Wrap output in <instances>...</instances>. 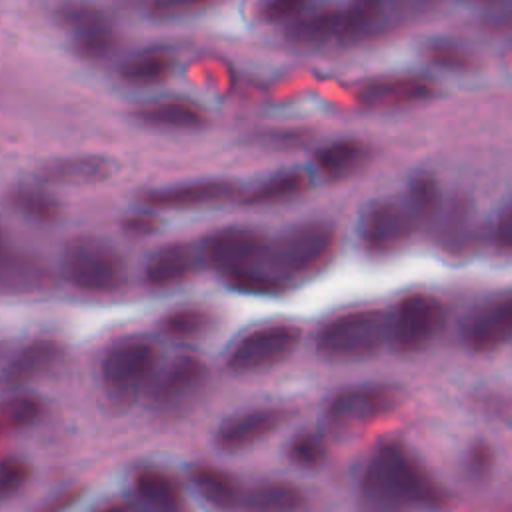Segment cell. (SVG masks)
Returning <instances> with one entry per match:
<instances>
[{
    "instance_id": "cell-1",
    "label": "cell",
    "mask_w": 512,
    "mask_h": 512,
    "mask_svg": "<svg viewBox=\"0 0 512 512\" xmlns=\"http://www.w3.org/2000/svg\"><path fill=\"white\" fill-rule=\"evenodd\" d=\"M358 500L364 512L440 510L446 492L402 442L386 440L364 464Z\"/></svg>"
},
{
    "instance_id": "cell-2",
    "label": "cell",
    "mask_w": 512,
    "mask_h": 512,
    "mask_svg": "<svg viewBox=\"0 0 512 512\" xmlns=\"http://www.w3.org/2000/svg\"><path fill=\"white\" fill-rule=\"evenodd\" d=\"M160 370V348L146 334L114 338L98 360V382L112 408H130L150 388Z\"/></svg>"
},
{
    "instance_id": "cell-3",
    "label": "cell",
    "mask_w": 512,
    "mask_h": 512,
    "mask_svg": "<svg viewBox=\"0 0 512 512\" xmlns=\"http://www.w3.org/2000/svg\"><path fill=\"white\" fill-rule=\"evenodd\" d=\"M64 280L84 294L118 292L128 278L124 254L106 238L80 234L70 238L60 256Z\"/></svg>"
},
{
    "instance_id": "cell-4",
    "label": "cell",
    "mask_w": 512,
    "mask_h": 512,
    "mask_svg": "<svg viewBox=\"0 0 512 512\" xmlns=\"http://www.w3.org/2000/svg\"><path fill=\"white\" fill-rule=\"evenodd\" d=\"M388 340V320L376 308H356L324 320L314 334L316 354L328 362H358Z\"/></svg>"
},
{
    "instance_id": "cell-5",
    "label": "cell",
    "mask_w": 512,
    "mask_h": 512,
    "mask_svg": "<svg viewBox=\"0 0 512 512\" xmlns=\"http://www.w3.org/2000/svg\"><path fill=\"white\" fill-rule=\"evenodd\" d=\"M336 248V232L326 222H302L268 246L270 270L284 280L302 278L328 264Z\"/></svg>"
},
{
    "instance_id": "cell-6",
    "label": "cell",
    "mask_w": 512,
    "mask_h": 512,
    "mask_svg": "<svg viewBox=\"0 0 512 512\" xmlns=\"http://www.w3.org/2000/svg\"><path fill=\"white\" fill-rule=\"evenodd\" d=\"M302 330L296 324L274 322L240 336L226 354V368L234 374H252L286 362L300 346Z\"/></svg>"
},
{
    "instance_id": "cell-7",
    "label": "cell",
    "mask_w": 512,
    "mask_h": 512,
    "mask_svg": "<svg viewBox=\"0 0 512 512\" xmlns=\"http://www.w3.org/2000/svg\"><path fill=\"white\" fill-rule=\"evenodd\" d=\"M444 322L442 302L426 292L402 296L388 320V340L398 352L424 350L440 332Z\"/></svg>"
},
{
    "instance_id": "cell-8",
    "label": "cell",
    "mask_w": 512,
    "mask_h": 512,
    "mask_svg": "<svg viewBox=\"0 0 512 512\" xmlns=\"http://www.w3.org/2000/svg\"><path fill=\"white\" fill-rule=\"evenodd\" d=\"M266 238L246 226H226L210 232L198 246L202 264L216 270L224 278L260 268L262 260L268 256Z\"/></svg>"
},
{
    "instance_id": "cell-9",
    "label": "cell",
    "mask_w": 512,
    "mask_h": 512,
    "mask_svg": "<svg viewBox=\"0 0 512 512\" xmlns=\"http://www.w3.org/2000/svg\"><path fill=\"white\" fill-rule=\"evenodd\" d=\"M400 402L396 386L386 382H362L346 386L330 396L326 418L338 426H358L390 414Z\"/></svg>"
},
{
    "instance_id": "cell-10",
    "label": "cell",
    "mask_w": 512,
    "mask_h": 512,
    "mask_svg": "<svg viewBox=\"0 0 512 512\" xmlns=\"http://www.w3.org/2000/svg\"><path fill=\"white\" fill-rule=\"evenodd\" d=\"M240 188L228 178H200L146 188L138 200L148 210H198L220 206L238 196Z\"/></svg>"
},
{
    "instance_id": "cell-11",
    "label": "cell",
    "mask_w": 512,
    "mask_h": 512,
    "mask_svg": "<svg viewBox=\"0 0 512 512\" xmlns=\"http://www.w3.org/2000/svg\"><path fill=\"white\" fill-rule=\"evenodd\" d=\"M208 380V368L194 354H180L170 360L150 384V406L158 414H170L190 404Z\"/></svg>"
},
{
    "instance_id": "cell-12",
    "label": "cell",
    "mask_w": 512,
    "mask_h": 512,
    "mask_svg": "<svg viewBox=\"0 0 512 512\" xmlns=\"http://www.w3.org/2000/svg\"><path fill=\"white\" fill-rule=\"evenodd\" d=\"M414 230L416 224L402 202L378 200L360 216L358 238L364 252L380 258L400 250Z\"/></svg>"
},
{
    "instance_id": "cell-13",
    "label": "cell",
    "mask_w": 512,
    "mask_h": 512,
    "mask_svg": "<svg viewBox=\"0 0 512 512\" xmlns=\"http://www.w3.org/2000/svg\"><path fill=\"white\" fill-rule=\"evenodd\" d=\"M462 344L472 352H490L512 340V292L476 306L462 322Z\"/></svg>"
},
{
    "instance_id": "cell-14",
    "label": "cell",
    "mask_w": 512,
    "mask_h": 512,
    "mask_svg": "<svg viewBox=\"0 0 512 512\" xmlns=\"http://www.w3.org/2000/svg\"><path fill=\"white\" fill-rule=\"evenodd\" d=\"M56 282L48 262L22 248H0V296L22 298L48 292Z\"/></svg>"
},
{
    "instance_id": "cell-15",
    "label": "cell",
    "mask_w": 512,
    "mask_h": 512,
    "mask_svg": "<svg viewBox=\"0 0 512 512\" xmlns=\"http://www.w3.org/2000/svg\"><path fill=\"white\" fill-rule=\"evenodd\" d=\"M286 420L288 412L278 406L242 410L218 424L214 432V444L222 452H240L274 434Z\"/></svg>"
},
{
    "instance_id": "cell-16",
    "label": "cell",
    "mask_w": 512,
    "mask_h": 512,
    "mask_svg": "<svg viewBox=\"0 0 512 512\" xmlns=\"http://www.w3.org/2000/svg\"><path fill=\"white\" fill-rule=\"evenodd\" d=\"M200 266L202 258L198 248L188 242H166L146 256L142 280L148 288L170 290L188 282Z\"/></svg>"
},
{
    "instance_id": "cell-17",
    "label": "cell",
    "mask_w": 512,
    "mask_h": 512,
    "mask_svg": "<svg viewBox=\"0 0 512 512\" xmlns=\"http://www.w3.org/2000/svg\"><path fill=\"white\" fill-rule=\"evenodd\" d=\"M64 358V344L50 336L28 340L8 360L2 372V382L10 390H22L52 374Z\"/></svg>"
},
{
    "instance_id": "cell-18",
    "label": "cell",
    "mask_w": 512,
    "mask_h": 512,
    "mask_svg": "<svg viewBox=\"0 0 512 512\" xmlns=\"http://www.w3.org/2000/svg\"><path fill=\"white\" fill-rule=\"evenodd\" d=\"M402 14L400 0H350L340 10V38L344 44H360L388 32Z\"/></svg>"
},
{
    "instance_id": "cell-19",
    "label": "cell",
    "mask_w": 512,
    "mask_h": 512,
    "mask_svg": "<svg viewBox=\"0 0 512 512\" xmlns=\"http://www.w3.org/2000/svg\"><path fill=\"white\" fill-rule=\"evenodd\" d=\"M434 94V84L420 76H384L364 82L358 90V102L364 108L388 110L430 100Z\"/></svg>"
},
{
    "instance_id": "cell-20",
    "label": "cell",
    "mask_w": 512,
    "mask_h": 512,
    "mask_svg": "<svg viewBox=\"0 0 512 512\" xmlns=\"http://www.w3.org/2000/svg\"><path fill=\"white\" fill-rule=\"evenodd\" d=\"M130 118L146 128L178 130V132L198 130L208 120L200 104L180 96L140 102L130 110Z\"/></svg>"
},
{
    "instance_id": "cell-21",
    "label": "cell",
    "mask_w": 512,
    "mask_h": 512,
    "mask_svg": "<svg viewBox=\"0 0 512 512\" xmlns=\"http://www.w3.org/2000/svg\"><path fill=\"white\" fill-rule=\"evenodd\" d=\"M116 172V162L104 154H76L44 162L38 180L46 186H94Z\"/></svg>"
},
{
    "instance_id": "cell-22",
    "label": "cell",
    "mask_w": 512,
    "mask_h": 512,
    "mask_svg": "<svg viewBox=\"0 0 512 512\" xmlns=\"http://www.w3.org/2000/svg\"><path fill=\"white\" fill-rule=\"evenodd\" d=\"M132 494L140 512H184L178 480L162 468L142 466L132 474Z\"/></svg>"
},
{
    "instance_id": "cell-23",
    "label": "cell",
    "mask_w": 512,
    "mask_h": 512,
    "mask_svg": "<svg viewBox=\"0 0 512 512\" xmlns=\"http://www.w3.org/2000/svg\"><path fill=\"white\" fill-rule=\"evenodd\" d=\"M174 56L164 48H142L118 64V78L132 88H152L170 78Z\"/></svg>"
},
{
    "instance_id": "cell-24",
    "label": "cell",
    "mask_w": 512,
    "mask_h": 512,
    "mask_svg": "<svg viewBox=\"0 0 512 512\" xmlns=\"http://www.w3.org/2000/svg\"><path fill=\"white\" fill-rule=\"evenodd\" d=\"M218 316L212 308L200 304H182L170 308L158 320V330L174 342H198L216 330Z\"/></svg>"
},
{
    "instance_id": "cell-25",
    "label": "cell",
    "mask_w": 512,
    "mask_h": 512,
    "mask_svg": "<svg viewBox=\"0 0 512 512\" xmlns=\"http://www.w3.org/2000/svg\"><path fill=\"white\" fill-rule=\"evenodd\" d=\"M190 486L196 496L214 510L228 512L240 506L242 488L238 480L222 468L198 464L190 470Z\"/></svg>"
},
{
    "instance_id": "cell-26",
    "label": "cell",
    "mask_w": 512,
    "mask_h": 512,
    "mask_svg": "<svg viewBox=\"0 0 512 512\" xmlns=\"http://www.w3.org/2000/svg\"><path fill=\"white\" fill-rule=\"evenodd\" d=\"M370 160V150L360 140H336L314 154V164L320 174L332 182L350 178Z\"/></svg>"
},
{
    "instance_id": "cell-27",
    "label": "cell",
    "mask_w": 512,
    "mask_h": 512,
    "mask_svg": "<svg viewBox=\"0 0 512 512\" xmlns=\"http://www.w3.org/2000/svg\"><path fill=\"white\" fill-rule=\"evenodd\" d=\"M306 498L302 490L286 480H264L242 492L240 504L246 512H298Z\"/></svg>"
},
{
    "instance_id": "cell-28",
    "label": "cell",
    "mask_w": 512,
    "mask_h": 512,
    "mask_svg": "<svg viewBox=\"0 0 512 512\" xmlns=\"http://www.w3.org/2000/svg\"><path fill=\"white\" fill-rule=\"evenodd\" d=\"M10 208L34 224H54L62 216V204L46 184H18L8 192Z\"/></svg>"
},
{
    "instance_id": "cell-29",
    "label": "cell",
    "mask_w": 512,
    "mask_h": 512,
    "mask_svg": "<svg viewBox=\"0 0 512 512\" xmlns=\"http://www.w3.org/2000/svg\"><path fill=\"white\" fill-rule=\"evenodd\" d=\"M310 182L304 172L300 170H282L266 180H262L258 186H254L244 198L242 204L246 206H274L290 202L298 196H302L308 190Z\"/></svg>"
},
{
    "instance_id": "cell-30",
    "label": "cell",
    "mask_w": 512,
    "mask_h": 512,
    "mask_svg": "<svg viewBox=\"0 0 512 512\" xmlns=\"http://www.w3.org/2000/svg\"><path fill=\"white\" fill-rule=\"evenodd\" d=\"M438 244L452 254H462L468 250L474 230L472 210L466 200H452L446 210L440 208L438 214Z\"/></svg>"
},
{
    "instance_id": "cell-31",
    "label": "cell",
    "mask_w": 512,
    "mask_h": 512,
    "mask_svg": "<svg viewBox=\"0 0 512 512\" xmlns=\"http://www.w3.org/2000/svg\"><path fill=\"white\" fill-rule=\"evenodd\" d=\"M288 40L298 46H322L340 38V10L322 8L292 22Z\"/></svg>"
},
{
    "instance_id": "cell-32",
    "label": "cell",
    "mask_w": 512,
    "mask_h": 512,
    "mask_svg": "<svg viewBox=\"0 0 512 512\" xmlns=\"http://www.w3.org/2000/svg\"><path fill=\"white\" fill-rule=\"evenodd\" d=\"M46 412L44 400L28 390H14L0 402V430L24 432L36 426Z\"/></svg>"
},
{
    "instance_id": "cell-33",
    "label": "cell",
    "mask_w": 512,
    "mask_h": 512,
    "mask_svg": "<svg viewBox=\"0 0 512 512\" xmlns=\"http://www.w3.org/2000/svg\"><path fill=\"white\" fill-rule=\"evenodd\" d=\"M412 218V222L418 226L432 224L442 208L440 202V188L438 182L428 174H418L408 182L406 196L402 202Z\"/></svg>"
},
{
    "instance_id": "cell-34",
    "label": "cell",
    "mask_w": 512,
    "mask_h": 512,
    "mask_svg": "<svg viewBox=\"0 0 512 512\" xmlns=\"http://www.w3.org/2000/svg\"><path fill=\"white\" fill-rule=\"evenodd\" d=\"M72 52L82 62H102L120 46V36L112 22L72 34Z\"/></svg>"
},
{
    "instance_id": "cell-35",
    "label": "cell",
    "mask_w": 512,
    "mask_h": 512,
    "mask_svg": "<svg viewBox=\"0 0 512 512\" xmlns=\"http://www.w3.org/2000/svg\"><path fill=\"white\" fill-rule=\"evenodd\" d=\"M286 458L302 470H316L328 458V446L318 432L302 430L286 444Z\"/></svg>"
},
{
    "instance_id": "cell-36",
    "label": "cell",
    "mask_w": 512,
    "mask_h": 512,
    "mask_svg": "<svg viewBox=\"0 0 512 512\" xmlns=\"http://www.w3.org/2000/svg\"><path fill=\"white\" fill-rule=\"evenodd\" d=\"M228 286L240 294L248 296H280L286 292V282L282 276L274 274L272 270H262V268H252L244 270L238 274H232L224 278Z\"/></svg>"
},
{
    "instance_id": "cell-37",
    "label": "cell",
    "mask_w": 512,
    "mask_h": 512,
    "mask_svg": "<svg viewBox=\"0 0 512 512\" xmlns=\"http://www.w3.org/2000/svg\"><path fill=\"white\" fill-rule=\"evenodd\" d=\"M54 18L70 34L112 22L106 10L90 2H64L56 8Z\"/></svg>"
},
{
    "instance_id": "cell-38",
    "label": "cell",
    "mask_w": 512,
    "mask_h": 512,
    "mask_svg": "<svg viewBox=\"0 0 512 512\" xmlns=\"http://www.w3.org/2000/svg\"><path fill=\"white\" fill-rule=\"evenodd\" d=\"M32 478V466L22 456L0 458V502L18 496Z\"/></svg>"
},
{
    "instance_id": "cell-39",
    "label": "cell",
    "mask_w": 512,
    "mask_h": 512,
    "mask_svg": "<svg viewBox=\"0 0 512 512\" xmlns=\"http://www.w3.org/2000/svg\"><path fill=\"white\" fill-rule=\"evenodd\" d=\"M426 56L434 66L450 72H466L472 68V58L460 46L444 40L430 44L426 50Z\"/></svg>"
},
{
    "instance_id": "cell-40",
    "label": "cell",
    "mask_w": 512,
    "mask_h": 512,
    "mask_svg": "<svg viewBox=\"0 0 512 512\" xmlns=\"http://www.w3.org/2000/svg\"><path fill=\"white\" fill-rule=\"evenodd\" d=\"M494 468V452L486 442L470 444L464 454V474L474 482H484Z\"/></svg>"
},
{
    "instance_id": "cell-41",
    "label": "cell",
    "mask_w": 512,
    "mask_h": 512,
    "mask_svg": "<svg viewBox=\"0 0 512 512\" xmlns=\"http://www.w3.org/2000/svg\"><path fill=\"white\" fill-rule=\"evenodd\" d=\"M212 0H148L146 12L154 20H174L204 8Z\"/></svg>"
},
{
    "instance_id": "cell-42",
    "label": "cell",
    "mask_w": 512,
    "mask_h": 512,
    "mask_svg": "<svg viewBox=\"0 0 512 512\" xmlns=\"http://www.w3.org/2000/svg\"><path fill=\"white\" fill-rule=\"evenodd\" d=\"M482 24L492 32L512 28V0H482Z\"/></svg>"
},
{
    "instance_id": "cell-43",
    "label": "cell",
    "mask_w": 512,
    "mask_h": 512,
    "mask_svg": "<svg viewBox=\"0 0 512 512\" xmlns=\"http://www.w3.org/2000/svg\"><path fill=\"white\" fill-rule=\"evenodd\" d=\"M160 228V220L152 214V210H140L134 214H128L122 220V230L132 238H146L152 236Z\"/></svg>"
},
{
    "instance_id": "cell-44",
    "label": "cell",
    "mask_w": 512,
    "mask_h": 512,
    "mask_svg": "<svg viewBox=\"0 0 512 512\" xmlns=\"http://www.w3.org/2000/svg\"><path fill=\"white\" fill-rule=\"evenodd\" d=\"M84 496V490L80 486H68L62 488L58 492H54L52 496H48L38 508L36 512H70Z\"/></svg>"
},
{
    "instance_id": "cell-45",
    "label": "cell",
    "mask_w": 512,
    "mask_h": 512,
    "mask_svg": "<svg viewBox=\"0 0 512 512\" xmlns=\"http://www.w3.org/2000/svg\"><path fill=\"white\" fill-rule=\"evenodd\" d=\"M492 240L500 252L512 254V202L500 212L492 230Z\"/></svg>"
},
{
    "instance_id": "cell-46",
    "label": "cell",
    "mask_w": 512,
    "mask_h": 512,
    "mask_svg": "<svg viewBox=\"0 0 512 512\" xmlns=\"http://www.w3.org/2000/svg\"><path fill=\"white\" fill-rule=\"evenodd\" d=\"M308 0H264L262 2V18L268 22H276L296 14Z\"/></svg>"
},
{
    "instance_id": "cell-47",
    "label": "cell",
    "mask_w": 512,
    "mask_h": 512,
    "mask_svg": "<svg viewBox=\"0 0 512 512\" xmlns=\"http://www.w3.org/2000/svg\"><path fill=\"white\" fill-rule=\"evenodd\" d=\"M302 140V136L298 132H290V130H282V132H272V134H262L260 142H268L274 146H298V142Z\"/></svg>"
},
{
    "instance_id": "cell-48",
    "label": "cell",
    "mask_w": 512,
    "mask_h": 512,
    "mask_svg": "<svg viewBox=\"0 0 512 512\" xmlns=\"http://www.w3.org/2000/svg\"><path fill=\"white\" fill-rule=\"evenodd\" d=\"M92 512H132V508L126 504V502H110V504H104Z\"/></svg>"
},
{
    "instance_id": "cell-49",
    "label": "cell",
    "mask_w": 512,
    "mask_h": 512,
    "mask_svg": "<svg viewBox=\"0 0 512 512\" xmlns=\"http://www.w3.org/2000/svg\"><path fill=\"white\" fill-rule=\"evenodd\" d=\"M8 246V236H6V230L0 226V248Z\"/></svg>"
},
{
    "instance_id": "cell-50",
    "label": "cell",
    "mask_w": 512,
    "mask_h": 512,
    "mask_svg": "<svg viewBox=\"0 0 512 512\" xmlns=\"http://www.w3.org/2000/svg\"><path fill=\"white\" fill-rule=\"evenodd\" d=\"M478 2H482V0H478Z\"/></svg>"
}]
</instances>
